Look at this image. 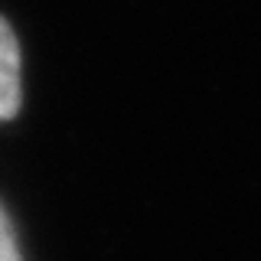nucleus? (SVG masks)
Listing matches in <instances>:
<instances>
[{
  "label": "nucleus",
  "instance_id": "nucleus-2",
  "mask_svg": "<svg viewBox=\"0 0 261 261\" xmlns=\"http://www.w3.org/2000/svg\"><path fill=\"white\" fill-rule=\"evenodd\" d=\"M0 261H23L20 245H16L13 222H10V216H7L4 206H0Z\"/></svg>",
  "mask_w": 261,
  "mask_h": 261
},
{
  "label": "nucleus",
  "instance_id": "nucleus-1",
  "mask_svg": "<svg viewBox=\"0 0 261 261\" xmlns=\"http://www.w3.org/2000/svg\"><path fill=\"white\" fill-rule=\"evenodd\" d=\"M20 111V43L0 16V121Z\"/></svg>",
  "mask_w": 261,
  "mask_h": 261
}]
</instances>
